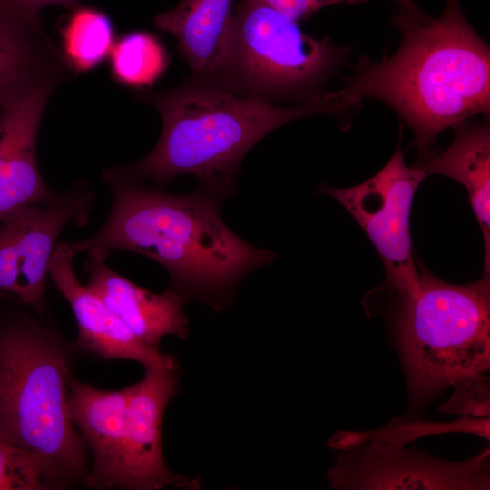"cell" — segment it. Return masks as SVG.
Returning a JSON list of instances; mask_svg holds the SVG:
<instances>
[{
	"mask_svg": "<svg viewBox=\"0 0 490 490\" xmlns=\"http://www.w3.org/2000/svg\"><path fill=\"white\" fill-rule=\"evenodd\" d=\"M397 51L379 61L361 56L346 85L329 93L353 108L373 98L409 127L421 162L436 155L446 128L490 114V49L467 21L459 0H446L437 18L418 22L396 9Z\"/></svg>",
	"mask_w": 490,
	"mask_h": 490,
	"instance_id": "6da1fadb",
	"label": "cell"
},
{
	"mask_svg": "<svg viewBox=\"0 0 490 490\" xmlns=\"http://www.w3.org/2000/svg\"><path fill=\"white\" fill-rule=\"evenodd\" d=\"M103 179L112 192L111 211L93 235L70 243L77 254L138 253L167 270L169 289L206 297L275 260L272 251L235 235L220 216L222 200L205 191L170 194L109 169Z\"/></svg>",
	"mask_w": 490,
	"mask_h": 490,
	"instance_id": "7a4b0ae2",
	"label": "cell"
},
{
	"mask_svg": "<svg viewBox=\"0 0 490 490\" xmlns=\"http://www.w3.org/2000/svg\"><path fill=\"white\" fill-rule=\"evenodd\" d=\"M195 76L171 90L139 95L160 113L161 137L143 159L109 169L113 173L151 181L162 190L190 174L202 191L223 200L235 189L245 154L270 132L304 116L350 112L327 93L319 102L280 107L234 94L211 77Z\"/></svg>",
	"mask_w": 490,
	"mask_h": 490,
	"instance_id": "3957f363",
	"label": "cell"
},
{
	"mask_svg": "<svg viewBox=\"0 0 490 490\" xmlns=\"http://www.w3.org/2000/svg\"><path fill=\"white\" fill-rule=\"evenodd\" d=\"M419 286L399 297L395 336L411 407L427 404L446 387L453 395L438 410L489 416L490 280L446 282L419 260Z\"/></svg>",
	"mask_w": 490,
	"mask_h": 490,
	"instance_id": "277c9868",
	"label": "cell"
},
{
	"mask_svg": "<svg viewBox=\"0 0 490 490\" xmlns=\"http://www.w3.org/2000/svg\"><path fill=\"white\" fill-rule=\"evenodd\" d=\"M69 356L61 337L29 314L0 320V440L36 455L52 489L88 474L69 411Z\"/></svg>",
	"mask_w": 490,
	"mask_h": 490,
	"instance_id": "5b68a950",
	"label": "cell"
},
{
	"mask_svg": "<svg viewBox=\"0 0 490 490\" xmlns=\"http://www.w3.org/2000/svg\"><path fill=\"white\" fill-rule=\"evenodd\" d=\"M352 48L314 38L260 0H240L225 60L211 78L230 93L272 103L325 99L327 82Z\"/></svg>",
	"mask_w": 490,
	"mask_h": 490,
	"instance_id": "8992f818",
	"label": "cell"
},
{
	"mask_svg": "<svg viewBox=\"0 0 490 490\" xmlns=\"http://www.w3.org/2000/svg\"><path fill=\"white\" fill-rule=\"evenodd\" d=\"M426 176L405 163L398 144L386 165L364 182L348 188L321 185L319 190L336 199L368 235L384 263L386 284L399 297L419 286L409 219L416 191Z\"/></svg>",
	"mask_w": 490,
	"mask_h": 490,
	"instance_id": "52a82bcc",
	"label": "cell"
},
{
	"mask_svg": "<svg viewBox=\"0 0 490 490\" xmlns=\"http://www.w3.org/2000/svg\"><path fill=\"white\" fill-rule=\"evenodd\" d=\"M96 193L77 181L51 201L0 218V290L42 312L49 262L64 228L89 221Z\"/></svg>",
	"mask_w": 490,
	"mask_h": 490,
	"instance_id": "ba28073f",
	"label": "cell"
},
{
	"mask_svg": "<svg viewBox=\"0 0 490 490\" xmlns=\"http://www.w3.org/2000/svg\"><path fill=\"white\" fill-rule=\"evenodd\" d=\"M401 444L366 442L343 450L328 472L339 489H489V448L448 462Z\"/></svg>",
	"mask_w": 490,
	"mask_h": 490,
	"instance_id": "9c48e42d",
	"label": "cell"
},
{
	"mask_svg": "<svg viewBox=\"0 0 490 490\" xmlns=\"http://www.w3.org/2000/svg\"><path fill=\"white\" fill-rule=\"evenodd\" d=\"M59 83L35 82L0 110V218L23 207L47 203L57 195L39 170L36 140L45 105Z\"/></svg>",
	"mask_w": 490,
	"mask_h": 490,
	"instance_id": "30bf717a",
	"label": "cell"
},
{
	"mask_svg": "<svg viewBox=\"0 0 490 490\" xmlns=\"http://www.w3.org/2000/svg\"><path fill=\"white\" fill-rule=\"evenodd\" d=\"M70 243L58 242L49 262V278L70 304L78 328L77 348L103 358L137 361L145 368L176 369L171 355L162 354L136 337L113 311L79 281Z\"/></svg>",
	"mask_w": 490,
	"mask_h": 490,
	"instance_id": "8fae6325",
	"label": "cell"
},
{
	"mask_svg": "<svg viewBox=\"0 0 490 490\" xmlns=\"http://www.w3.org/2000/svg\"><path fill=\"white\" fill-rule=\"evenodd\" d=\"M177 390L175 369L146 368L131 386L126 415L122 487L160 489L178 482L166 466L162 448V420Z\"/></svg>",
	"mask_w": 490,
	"mask_h": 490,
	"instance_id": "7c38bea8",
	"label": "cell"
},
{
	"mask_svg": "<svg viewBox=\"0 0 490 490\" xmlns=\"http://www.w3.org/2000/svg\"><path fill=\"white\" fill-rule=\"evenodd\" d=\"M107 258L87 253L85 286L147 345L159 348L166 335L185 338L188 334V318L183 312L185 297L171 289L158 294L140 287L110 269Z\"/></svg>",
	"mask_w": 490,
	"mask_h": 490,
	"instance_id": "4fadbf2b",
	"label": "cell"
},
{
	"mask_svg": "<svg viewBox=\"0 0 490 490\" xmlns=\"http://www.w3.org/2000/svg\"><path fill=\"white\" fill-rule=\"evenodd\" d=\"M131 387L106 391L72 378L69 411L93 455L83 484L96 488L122 487L126 415Z\"/></svg>",
	"mask_w": 490,
	"mask_h": 490,
	"instance_id": "5bb4252c",
	"label": "cell"
},
{
	"mask_svg": "<svg viewBox=\"0 0 490 490\" xmlns=\"http://www.w3.org/2000/svg\"><path fill=\"white\" fill-rule=\"evenodd\" d=\"M450 146L414 166L460 182L467 191L471 207L485 242L484 277L490 271V128L488 120H470L453 128Z\"/></svg>",
	"mask_w": 490,
	"mask_h": 490,
	"instance_id": "9a60e30c",
	"label": "cell"
},
{
	"mask_svg": "<svg viewBox=\"0 0 490 490\" xmlns=\"http://www.w3.org/2000/svg\"><path fill=\"white\" fill-rule=\"evenodd\" d=\"M233 0H181L154 19L159 29L173 35L179 52L195 75L213 77L229 47Z\"/></svg>",
	"mask_w": 490,
	"mask_h": 490,
	"instance_id": "2e32d148",
	"label": "cell"
},
{
	"mask_svg": "<svg viewBox=\"0 0 490 490\" xmlns=\"http://www.w3.org/2000/svg\"><path fill=\"white\" fill-rule=\"evenodd\" d=\"M67 68L56 48L32 24L0 12V110L17 93L42 80L62 81Z\"/></svg>",
	"mask_w": 490,
	"mask_h": 490,
	"instance_id": "e0dca14e",
	"label": "cell"
},
{
	"mask_svg": "<svg viewBox=\"0 0 490 490\" xmlns=\"http://www.w3.org/2000/svg\"><path fill=\"white\" fill-rule=\"evenodd\" d=\"M61 56L67 68L84 73L109 56L114 44L108 16L93 8H75L61 29Z\"/></svg>",
	"mask_w": 490,
	"mask_h": 490,
	"instance_id": "ac0fdd59",
	"label": "cell"
},
{
	"mask_svg": "<svg viewBox=\"0 0 490 490\" xmlns=\"http://www.w3.org/2000/svg\"><path fill=\"white\" fill-rule=\"evenodd\" d=\"M109 56L113 79L133 88L152 86L169 64L163 44L144 31L129 33L115 41Z\"/></svg>",
	"mask_w": 490,
	"mask_h": 490,
	"instance_id": "d6986e66",
	"label": "cell"
},
{
	"mask_svg": "<svg viewBox=\"0 0 490 490\" xmlns=\"http://www.w3.org/2000/svg\"><path fill=\"white\" fill-rule=\"evenodd\" d=\"M449 432H467L489 440V418H471L463 416L452 423H433L406 421L396 418L387 426L368 432L339 431L331 437L328 445L336 449L345 450L366 442L401 444L418 437Z\"/></svg>",
	"mask_w": 490,
	"mask_h": 490,
	"instance_id": "ffe728a7",
	"label": "cell"
},
{
	"mask_svg": "<svg viewBox=\"0 0 490 490\" xmlns=\"http://www.w3.org/2000/svg\"><path fill=\"white\" fill-rule=\"evenodd\" d=\"M52 489L42 460L34 454L0 440V490Z\"/></svg>",
	"mask_w": 490,
	"mask_h": 490,
	"instance_id": "44dd1931",
	"label": "cell"
},
{
	"mask_svg": "<svg viewBox=\"0 0 490 490\" xmlns=\"http://www.w3.org/2000/svg\"><path fill=\"white\" fill-rule=\"evenodd\" d=\"M287 17L299 22L318 10L335 5L365 4L369 0H260Z\"/></svg>",
	"mask_w": 490,
	"mask_h": 490,
	"instance_id": "7402d4cb",
	"label": "cell"
},
{
	"mask_svg": "<svg viewBox=\"0 0 490 490\" xmlns=\"http://www.w3.org/2000/svg\"><path fill=\"white\" fill-rule=\"evenodd\" d=\"M49 5H59L74 10L79 5V0H0V12L39 25V11Z\"/></svg>",
	"mask_w": 490,
	"mask_h": 490,
	"instance_id": "603a6c76",
	"label": "cell"
},
{
	"mask_svg": "<svg viewBox=\"0 0 490 490\" xmlns=\"http://www.w3.org/2000/svg\"><path fill=\"white\" fill-rule=\"evenodd\" d=\"M393 2L396 4L397 10L416 21L425 22L428 18L414 0H393Z\"/></svg>",
	"mask_w": 490,
	"mask_h": 490,
	"instance_id": "cb8c5ba5",
	"label": "cell"
},
{
	"mask_svg": "<svg viewBox=\"0 0 490 490\" xmlns=\"http://www.w3.org/2000/svg\"><path fill=\"white\" fill-rule=\"evenodd\" d=\"M5 294V292L0 290V299Z\"/></svg>",
	"mask_w": 490,
	"mask_h": 490,
	"instance_id": "d4e9b609",
	"label": "cell"
}]
</instances>
